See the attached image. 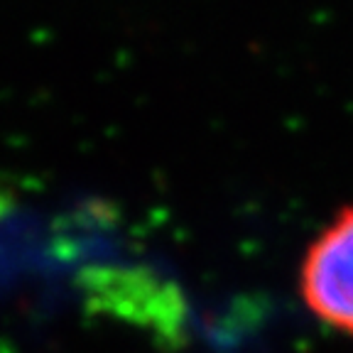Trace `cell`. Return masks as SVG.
Segmentation results:
<instances>
[{
  "label": "cell",
  "instance_id": "6da1fadb",
  "mask_svg": "<svg viewBox=\"0 0 353 353\" xmlns=\"http://www.w3.org/2000/svg\"><path fill=\"white\" fill-rule=\"evenodd\" d=\"M299 290L316 319L353 336V206L343 209L309 245Z\"/></svg>",
  "mask_w": 353,
  "mask_h": 353
}]
</instances>
